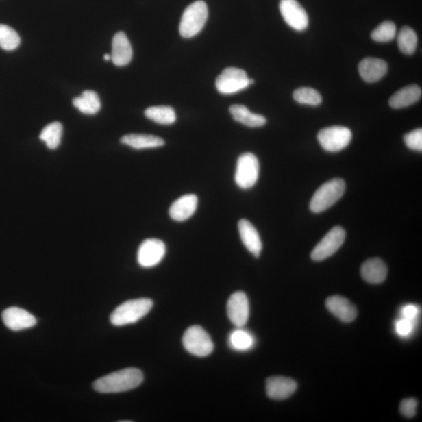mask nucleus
Segmentation results:
<instances>
[{"label": "nucleus", "mask_w": 422, "mask_h": 422, "mask_svg": "<svg viewBox=\"0 0 422 422\" xmlns=\"http://www.w3.org/2000/svg\"><path fill=\"white\" fill-rule=\"evenodd\" d=\"M142 372L136 368H127L113 372L94 382L93 388L101 393H119L134 390L143 382Z\"/></svg>", "instance_id": "1"}, {"label": "nucleus", "mask_w": 422, "mask_h": 422, "mask_svg": "<svg viewBox=\"0 0 422 422\" xmlns=\"http://www.w3.org/2000/svg\"><path fill=\"white\" fill-rule=\"evenodd\" d=\"M153 306V303L151 299H130L114 310L110 315V322L115 326L136 323L151 312Z\"/></svg>", "instance_id": "2"}, {"label": "nucleus", "mask_w": 422, "mask_h": 422, "mask_svg": "<svg viewBox=\"0 0 422 422\" xmlns=\"http://www.w3.org/2000/svg\"><path fill=\"white\" fill-rule=\"evenodd\" d=\"M346 190L345 182L340 179L330 180L321 186L310 202V210L321 213L334 205L343 196Z\"/></svg>", "instance_id": "3"}, {"label": "nucleus", "mask_w": 422, "mask_h": 422, "mask_svg": "<svg viewBox=\"0 0 422 422\" xmlns=\"http://www.w3.org/2000/svg\"><path fill=\"white\" fill-rule=\"evenodd\" d=\"M208 18L206 3L201 0L193 3L183 12L179 25L180 35L186 38L196 36L203 29Z\"/></svg>", "instance_id": "4"}, {"label": "nucleus", "mask_w": 422, "mask_h": 422, "mask_svg": "<svg viewBox=\"0 0 422 422\" xmlns=\"http://www.w3.org/2000/svg\"><path fill=\"white\" fill-rule=\"evenodd\" d=\"M182 343L186 351L194 356L208 357L214 351V343L202 327L193 325L186 331Z\"/></svg>", "instance_id": "5"}, {"label": "nucleus", "mask_w": 422, "mask_h": 422, "mask_svg": "<svg viewBox=\"0 0 422 422\" xmlns=\"http://www.w3.org/2000/svg\"><path fill=\"white\" fill-rule=\"evenodd\" d=\"M260 173L259 160L253 153H245L238 158L235 181L243 190H249L256 185Z\"/></svg>", "instance_id": "6"}, {"label": "nucleus", "mask_w": 422, "mask_h": 422, "mask_svg": "<svg viewBox=\"0 0 422 422\" xmlns=\"http://www.w3.org/2000/svg\"><path fill=\"white\" fill-rule=\"evenodd\" d=\"M254 81L249 79L246 71L237 68H227L216 77V90L225 95L246 90Z\"/></svg>", "instance_id": "7"}, {"label": "nucleus", "mask_w": 422, "mask_h": 422, "mask_svg": "<svg viewBox=\"0 0 422 422\" xmlns=\"http://www.w3.org/2000/svg\"><path fill=\"white\" fill-rule=\"evenodd\" d=\"M352 140V132L348 127L332 126L321 129L318 140L325 151L336 153L345 149Z\"/></svg>", "instance_id": "8"}, {"label": "nucleus", "mask_w": 422, "mask_h": 422, "mask_svg": "<svg viewBox=\"0 0 422 422\" xmlns=\"http://www.w3.org/2000/svg\"><path fill=\"white\" fill-rule=\"evenodd\" d=\"M346 238V232L340 226L333 227L323 238L316 244L310 258L314 262H321L336 253Z\"/></svg>", "instance_id": "9"}, {"label": "nucleus", "mask_w": 422, "mask_h": 422, "mask_svg": "<svg viewBox=\"0 0 422 422\" xmlns=\"http://www.w3.org/2000/svg\"><path fill=\"white\" fill-rule=\"evenodd\" d=\"M165 254L166 246L163 241L158 238H148L138 248V263L142 268H153L161 262Z\"/></svg>", "instance_id": "10"}, {"label": "nucleus", "mask_w": 422, "mask_h": 422, "mask_svg": "<svg viewBox=\"0 0 422 422\" xmlns=\"http://www.w3.org/2000/svg\"><path fill=\"white\" fill-rule=\"evenodd\" d=\"M280 12L286 23L292 29L301 32L307 29L309 24L306 10L297 0H281Z\"/></svg>", "instance_id": "11"}, {"label": "nucleus", "mask_w": 422, "mask_h": 422, "mask_svg": "<svg viewBox=\"0 0 422 422\" xmlns=\"http://www.w3.org/2000/svg\"><path fill=\"white\" fill-rule=\"evenodd\" d=\"M227 314L232 323L243 327L249 316V303L246 293L236 292L232 294L227 303Z\"/></svg>", "instance_id": "12"}, {"label": "nucleus", "mask_w": 422, "mask_h": 422, "mask_svg": "<svg viewBox=\"0 0 422 422\" xmlns=\"http://www.w3.org/2000/svg\"><path fill=\"white\" fill-rule=\"evenodd\" d=\"M2 319L5 325L15 332L30 329L37 323L34 316L18 307L5 309L2 314Z\"/></svg>", "instance_id": "13"}, {"label": "nucleus", "mask_w": 422, "mask_h": 422, "mask_svg": "<svg viewBox=\"0 0 422 422\" xmlns=\"http://www.w3.org/2000/svg\"><path fill=\"white\" fill-rule=\"evenodd\" d=\"M297 388V382L290 377L274 376L266 382V395L275 401H283L290 397Z\"/></svg>", "instance_id": "14"}, {"label": "nucleus", "mask_w": 422, "mask_h": 422, "mask_svg": "<svg viewBox=\"0 0 422 422\" xmlns=\"http://www.w3.org/2000/svg\"><path fill=\"white\" fill-rule=\"evenodd\" d=\"M238 229L243 245L254 257L258 258L262 253L263 245L256 227L252 225L251 221L241 219L238 221Z\"/></svg>", "instance_id": "15"}, {"label": "nucleus", "mask_w": 422, "mask_h": 422, "mask_svg": "<svg viewBox=\"0 0 422 422\" xmlns=\"http://www.w3.org/2000/svg\"><path fill=\"white\" fill-rule=\"evenodd\" d=\"M326 307L330 312L343 322L349 323L356 319L357 308L345 297L333 296L327 299Z\"/></svg>", "instance_id": "16"}, {"label": "nucleus", "mask_w": 422, "mask_h": 422, "mask_svg": "<svg viewBox=\"0 0 422 422\" xmlns=\"http://www.w3.org/2000/svg\"><path fill=\"white\" fill-rule=\"evenodd\" d=\"M197 206L198 197L194 194H187L171 204L169 215L172 220L184 221L195 214Z\"/></svg>", "instance_id": "17"}, {"label": "nucleus", "mask_w": 422, "mask_h": 422, "mask_svg": "<svg viewBox=\"0 0 422 422\" xmlns=\"http://www.w3.org/2000/svg\"><path fill=\"white\" fill-rule=\"evenodd\" d=\"M358 70L363 80L369 83L376 82L386 75L388 64L382 59L368 58L360 61Z\"/></svg>", "instance_id": "18"}, {"label": "nucleus", "mask_w": 422, "mask_h": 422, "mask_svg": "<svg viewBox=\"0 0 422 422\" xmlns=\"http://www.w3.org/2000/svg\"><path fill=\"white\" fill-rule=\"evenodd\" d=\"M132 59L131 43L124 32L116 33L112 42V53L111 60L118 66L129 64Z\"/></svg>", "instance_id": "19"}, {"label": "nucleus", "mask_w": 422, "mask_h": 422, "mask_svg": "<svg viewBox=\"0 0 422 422\" xmlns=\"http://www.w3.org/2000/svg\"><path fill=\"white\" fill-rule=\"evenodd\" d=\"M360 274L366 282L371 284H380L386 279L387 266L380 258H371L362 264Z\"/></svg>", "instance_id": "20"}, {"label": "nucleus", "mask_w": 422, "mask_h": 422, "mask_svg": "<svg viewBox=\"0 0 422 422\" xmlns=\"http://www.w3.org/2000/svg\"><path fill=\"white\" fill-rule=\"evenodd\" d=\"M421 88L419 86L410 85L394 93L388 103L393 109L408 108L417 103L421 97Z\"/></svg>", "instance_id": "21"}, {"label": "nucleus", "mask_w": 422, "mask_h": 422, "mask_svg": "<svg viewBox=\"0 0 422 422\" xmlns=\"http://www.w3.org/2000/svg\"><path fill=\"white\" fill-rule=\"evenodd\" d=\"M229 112L233 119L249 127H260L266 125V119L264 116L253 114L245 106L234 104L231 106Z\"/></svg>", "instance_id": "22"}, {"label": "nucleus", "mask_w": 422, "mask_h": 422, "mask_svg": "<svg viewBox=\"0 0 422 422\" xmlns=\"http://www.w3.org/2000/svg\"><path fill=\"white\" fill-rule=\"evenodd\" d=\"M121 142L136 149H153L163 147L162 138L146 134H129L121 138Z\"/></svg>", "instance_id": "23"}, {"label": "nucleus", "mask_w": 422, "mask_h": 422, "mask_svg": "<svg viewBox=\"0 0 422 422\" xmlns=\"http://www.w3.org/2000/svg\"><path fill=\"white\" fill-rule=\"evenodd\" d=\"M73 105L82 114L93 115L101 108V102L97 93L92 90L83 92L82 95L73 99Z\"/></svg>", "instance_id": "24"}, {"label": "nucleus", "mask_w": 422, "mask_h": 422, "mask_svg": "<svg viewBox=\"0 0 422 422\" xmlns=\"http://www.w3.org/2000/svg\"><path fill=\"white\" fill-rule=\"evenodd\" d=\"M145 116L155 123L163 125H172L176 121L175 111L169 106L149 108L145 110Z\"/></svg>", "instance_id": "25"}, {"label": "nucleus", "mask_w": 422, "mask_h": 422, "mask_svg": "<svg viewBox=\"0 0 422 422\" xmlns=\"http://www.w3.org/2000/svg\"><path fill=\"white\" fill-rule=\"evenodd\" d=\"M237 327L230 333L229 347L236 351H247L254 346V338L251 332L243 330L242 327Z\"/></svg>", "instance_id": "26"}, {"label": "nucleus", "mask_w": 422, "mask_h": 422, "mask_svg": "<svg viewBox=\"0 0 422 422\" xmlns=\"http://www.w3.org/2000/svg\"><path fill=\"white\" fill-rule=\"evenodd\" d=\"M418 36L412 27L405 26L399 32L397 44L399 51L407 55H412L418 47Z\"/></svg>", "instance_id": "27"}, {"label": "nucleus", "mask_w": 422, "mask_h": 422, "mask_svg": "<svg viewBox=\"0 0 422 422\" xmlns=\"http://www.w3.org/2000/svg\"><path fill=\"white\" fill-rule=\"evenodd\" d=\"M63 127L60 122H53L44 127L40 136V140L47 144L49 149H57L61 142Z\"/></svg>", "instance_id": "28"}, {"label": "nucleus", "mask_w": 422, "mask_h": 422, "mask_svg": "<svg viewBox=\"0 0 422 422\" xmlns=\"http://www.w3.org/2000/svg\"><path fill=\"white\" fill-rule=\"evenodd\" d=\"M20 43V36L12 27L0 25V47L5 51H14L18 47Z\"/></svg>", "instance_id": "29"}, {"label": "nucleus", "mask_w": 422, "mask_h": 422, "mask_svg": "<svg viewBox=\"0 0 422 422\" xmlns=\"http://www.w3.org/2000/svg\"><path fill=\"white\" fill-rule=\"evenodd\" d=\"M293 99L299 103L314 106V107L320 105L322 102L321 94L314 88L308 87L299 88L294 91Z\"/></svg>", "instance_id": "30"}, {"label": "nucleus", "mask_w": 422, "mask_h": 422, "mask_svg": "<svg viewBox=\"0 0 422 422\" xmlns=\"http://www.w3.org/2000/svg\"><path fill=\"white\" fill-rule=\"evenodd\" d=\"M397 27L393 22L386 21L382 22L371 32V38L377 42H391L396 37Z\"/></svg>", "instance_id": "31"}, {"label": "nucleus", "mask_w": 422, "mask_h": 422, "mask_svg": "<svg viewBox=\"0 0 422 422\" xmlns=\"http://www.w3.org/2000/svg\"><path fill=\"white\" fill-rule=\"evenodd\" d=\"M404 142L412 151H422V130L421 129L412 131L404 136Z\"/></svg>", "instance_id": "32"}, {"label": "nucleus", "mask_w": 422, "mask_h": 422, "mask_svg": "<svg viewBox=\"0 0 422 422\" xmlns=\"http://www.w3.org/2000/svg\"><path fill=\"white\" fill-rule=\"evenodd\" d=\"M418 401L414 398L405 399L401 404L399 410L401 413L407 418L414 417L417 413Z\"/></svg>", "instance_id": "33"}, {"label": "nucleus", "mask_w": 422, "mask_h": 422, "mask_svg": "<svg viewBox=\"0 0 422 422\" xmlns=\"http://www.w3.org/2000/svg\"><path fill=\"white\" fill-rule=\"evenodd\" d=\"M413 325V321L404 319L397 322L396 330L399 335L406 336L412 332Z\"/></svg>", "instance_id": "34"}, {"label": "nucleus", "mask_w": 422, "mask_h": 422, "mask_svg": "<svg viewBox=\"0 0 422 422\" xmlns=\"http://www.w3.org/2000/svg\"><path fill=\"white\" fill-rule=\"evenodd\" d=\"M419 312V309L414 306V305H408V306L405 307L402 310V314L404 316V319H408L413 321L416 316H417Z\"/></svg>", "instance_id": "35"}, {"label": "nucleus", "mask_w": 422, "mask_h": 422, "mask_svg": "<svg viewBox=\"0 0 422 422\" xmlns=\"http://www.w3.org/2000/svg\"><path fill=\"white\" fill-rule=\"evenodd\" d=\"M103 58H104V60L106 61H109V60H111V55H110V54H105Z\"/></svg>", "instance_id": "36"}]
</instances>
